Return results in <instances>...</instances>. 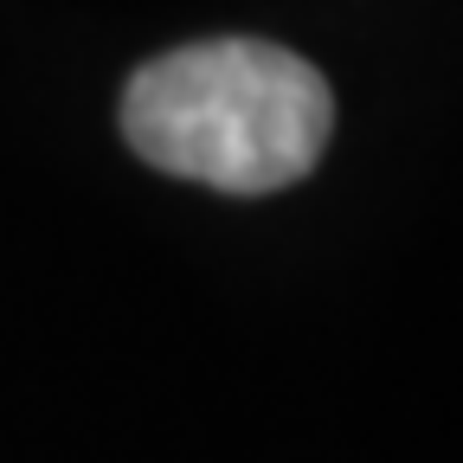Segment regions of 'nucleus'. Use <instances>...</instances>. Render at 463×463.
Wrapping results in <instances>:
<instances>
[{
    "label": "nucleus",
    "mask_w": 463,
    "mask_h": 463,
    "mask_svg": "<svg viewBox=\"0 0 463 463\" xmlns=\"http://www.w3.org/2000/svg\"><path fill=\"white\" fill-rule=\"evenodd\" d=\"M335 97L316 65L258 39L161 52L123 90V136L161 174L219 194H277L322 161Z\"/></svg>",
    "instance_id": "f257e3e1"
}]
</instances>
